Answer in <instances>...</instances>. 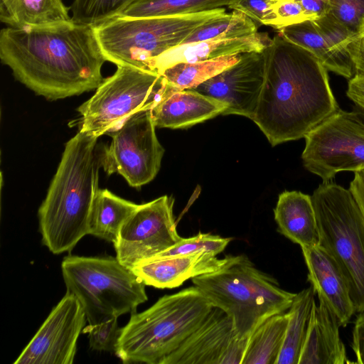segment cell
I'll return each instance as SVG.
<instances>
[{
  "instance_id": "d6a6232c",
  "label": "cell",
  "mask_w": 364,
  "mask_h": 364,
  "mask_svg": "<svg viewBox=\"0 0 364 364\" xmlns=\"http://www.w3.org/2000/svg\"><path fill=\"white\" fill-rule=\"evenodd\" d=\"M89 334V343L92 349L99 351L115 352L121 328L117 317L107 318L96 324H89L82 330Z\"/></svg>"
},
{
  "instance_id": "74e56055",
  "label": "cell",
  "mask_w": 364,
  "mask_h": 364,
  "mask_svg": "<svg viewBox=\"0 0 364 364\" xmlns=\"http://www.w3.org/2000/svg\"><path fill=\"white\" fill-rule=\"evenodd\" d=\"M352 348L356 355L357 363L364 364V312L360 313L355 320Z\"/></svg>"
},
{
  "instance_id": "ab89813d",
  "label": "cell",
  "mask_w": 364,
  "mask_h": 364,
  "mask_svg": "<svg viewBox=\"0 0 364 364\" xmlns=\"http://www.w3.org/2000/svg\"><path fill=\"white\" fill-rule=\"evenodd\" d=\"M309 20H316L329 10V0H298Z\"/></svg>"
},
{
  "instance_id": "cb8c5ba5",
  "label": "cell",
  "mask_w": 364,
  "mask_h": 364,
  "mask_svg": "<svg viewBox=\"0 0 364 364\" xmlns=\"http://www.w3.org/2000/svg\"><path fill=\"white\" fill-rule=\"evenodd\" d=\"M315 294L311 285L296 294L288 310V325L277 364H299L316 304Z\"/></svg>"
},
{
  "instance_id": "836d02e7",
  "label": "cell",
  "mask_w": 364,
  "mask_h": 364,
  "mask_svg": "<svg viewBox=\"0 0 364 364\" xmlns=\"http://www.w3.org/2000/svg\"><path fill=\"white\" fill-rule=\"evenodd\" d=\"M275 0H234L228 6L246 14L260 25L273 27L274 15L272 5Z\"/></svg>"
},
{
  "instance_id": "5bb4252c",
  "label": "cell",
  "mask_w": 364,
  "mask_h": 364,
  "mask_svg": "<svg viewBox=\"0 0 364 364\" xmlns=\"http://www.w3.org/2000/svg\"><path fill=\"white\" fill-rule=\"evenodd\" d=\"M249 338H239L232 318L213 306L163 364H242Z\"/></svg>"
},
{
  "instance_id": "3957f363",
  "label": "cell",
  "mask_w": 364,
  "mask_h": 364,
  "mask_svg": "<svg viewBox=\"0 0 364 364\" xmlns=\"http://www.w3.org/2000/svg\"><path fill=\"white\" fill-rule=\"evenodd\" d=\"M97 139L79 131L66 143L38 209L42 243L53 254L70 252L88 234L102 167Z\"/></svg>"
},
{
  "instance_id": "8992f818",
  "label": "cell",
  "mask_w": 364,
  "mask_h": 364,
  "mask_svg": "<svg viewBox=\"0 0 364 364\" xmlns=\"http://www.w3.org/2000/svg\"><path fill=\"white\" fill-rule=\"evenodd\" d=\"M226 14L224 8L193 14L157 16H118L95 27L107 61L150 70L153 61L181 44L200 25Z\"/></svg>"
},
{
  "instance_id": "1f68e13d",
  "label": "cell",
  "mask_w": 364,
  "mask_h": 364,
  "mask_svg": "<svg viewBox=\"0 0 364 364\" xmlns=\"http://www.w3.org/2000/svg\"><path fill=\"white\" fill-rule=\"evenodd\" d=\"M356 38L364 33V0H329L327 13Z\"/></svg>"
},
{
  "instance_id": "6da1fadb",
  "label": "cell",
  "mask_w": 364,
  "mask_h": 364,
  "mask_svg": "<svg viewBox=\"0 0 364 364\" xmlns=\"http://www.w3.org/2000/svg\"><path fill=\"white\" fill-rule=\"evenodd\" d=\"M0 58L16 79L51 100L97 89L107 61L95 27L72 19L1 29Z\"/></svg>"
},
{
  "instance_id": "9c48e42d",
  "label": "cell",
  "mask_w": 364,
  "mask_h": 364,
  "mask_svg": "<svg viewBox=\"0 0 364 364\" xmlns=\"http://www.w3.org/2000/svg\"><path fill=\"white\" fill-rule=\"evenodd\" d=\"M174 88L156 72L119 65L77 108L79 131L110 135L134 115L151 110Z\"/></svg>"
},
{
  "instance_id": "5b68a950",
  "label": "cell",
  "mask_w": 364,
  "mask_h": 364,
  "mask_svg": "<svg viewBox=\"0 0 364 364\" xmlns=\"http://www.w3.org/2000/svg\"><path fill=\"white\" fill-rule=\"evenodd\" d=\"M192 282L213 306L232 318L240 338H249L269 316L287 311L296 295L282 289L245 255L230 256L223 268Z\"/></svg>"
},
{
  "instance_id": "d6986e66",
  "label": "cell",
  "mask_w": 364,
  "mask_h": 364,
  "mask_svg": "<svg viewBox=\"0 0 364 364\" xmlns=\"http://www.w3.org/2000/svg\"><path fill=\"white\" fill-rule=\"evenodd\" d=\"M272 41L267 33L225 40L205 41L180 44L161 55L150 70L160 74L166 68L179 63L204 61L235 54L260 52Z\"/></svg>"
},
{
  "instance_id": "83f0119b",
  "label": "cell",
  "mask_w": 364,
  "mask_h": 364,
  "mask_svg": "<svg viewBox=\"0 0 364 364\" xmlns=\"http://www.w3.org/2000/svg\"><path fill=\"white\" fill-rule=\"evenodd\" d=\"M256 33L257 26L254 21L244 13L234 10L231 14H225L202 23L181 44L233 39Z\"/></svg>"
},
{
  "instance_id": "f1b7e54d",
  "label": "cell",
  "mask_w": 364,
  "mask_h": 364,
  "mask_svg": "<svg viewBox=\"0 0 364 364\" xmlns=\"http://www.w3.org/2000/svg\"><path fill=\"white\" fill-rule=\"evenodd\" d=\"M234 0H139L121 16L157 17L193 14L228 6Z\"/></svg>"
},
{
  "instance_id": "484cf974",
  "label": "cell",
  "mask_w": 364,
  "mask_h": 364,
  "mask_svg": "<svg viewBox=\"0 0 364 364\" xmlns=\"http://www.w3.org/2000/svg\"><path fill=\"white\" fill-rule=\"evenodd\" d=\"M0 19L11 27L43 26L70 21L61 0H14Z\"/></svg>"
},
{
  "instance_id": "ffe728a7",
  "label": "cell",
  "mask_w": 364,
  "mask_h": 364,
  "mask_svg": "<svg viewBox=\"0 0 364 364\" xmlns=\"http://www.w3.org/2000/svg\"><path fill=\"white\" fill-rule=\"evenodd\" d=\"M340 325L321 300L315 304L299 364L348 363L345 346L339 336Z\"/></svg>"
},
{
  "instance_id": "60d3db41",
  "label": "cell",
  "mask_w": 364,
  "mask_h": 364,
  "mask_svg": "<svg viewBox=\"0 0 364 364\" xmlns=\"http://www.w3.org/2000/svg\"><path fill=\"white\" fill-rule=\"evenodd\" d=\"M349 190L354 196L364 217V169L355 172Z\"/></svg>"
},
{
  "instance_id": "b9f144b4",
  "label": "cell",
  "mask_w": 364,
  "mask_h": 364,
  "mask_svg": "<svg viewBox=\"0 0 364 364\" xmlns=\"http://www.w3.org/2000/svg\"><path fill=\"white\" fill-rule=\"evenodd\" d=\"M14 0H0V14L5 13L10 7Z\"/></svg>"
},
{
  "instance_id": "f546056e",
  "label": "cell",
  "mask_w": 364,
  "mask_h": 364,
  "mask_svg": "<svg viewBox=\"0 0 364 364\" xmlns=\"http://www.w3.org/2000/svg\"><path fill=\"white\" fill-rule=\"evenodd\" d=\"M139 0H74L72 20L76 23L98 26L120 16Z\"/></svg>"
},
{
  "instance_id": "e575fe53",
  "label": "cell",
  "mask_w": 364,
  "mask_h": 364,
  "mask_svg": "<svg viewBox=\"0 0 364 364\" xmlns=\"http://www.w3.org/2000/svg\"><path fill=\"white\" fill-rule=\"evenodd\" d=\"M274 15L273 28H280L309 20L298 0H275L272 5Z\"/></svg>"
},
{
  "instance_id": "9a60e30c",
  "label": "cell",
  "mask_w": 364,
  "mask_h": 364,
  "mask_svg": "<svg viewBox=\"0 0 364 364\" xmlns=\"http://www.w3.org/2000/svg\"><path fill=\"white\" fill-rule=\"evenodd\" d=\"M264 50L242 53L237 63L191 90L225 102L228 108L223 114L252 120L265 77Z\"/></svg>"
},
{
  "instance_id": "7402d4cb",
  "label": "cell",
  "mask_w": 364,
  "mask_h": 364,
  "mask_svg": "<svg viewBox=\"0 0 364 364\" xmlns=\"http://www.w3.org/2000/svg\"><path fill=\"white\" fill-rule=\"evenodd\" d=\"M279 31L287 41L311 52L327 70L346 78L353 77L355 68L348 53L336 48L314 21L306 20L287 26Z\"/></svg>"
},
{
  "instance_id": "d590c367",
  "label": "cell",
  "mask_w": 364,
  "mask_h": 364,
  "mask_svg": "<svg viewBox=\"0 0 364 364\" xmlns=\"http://www.w3.org/2000/svg\"><path fill=\"white\" fill-rule=\"evenodd\" d=\"M312 21L321 32L341 50L346 51V46L355 38L345 26L328 14Z\"/></svg>"
},
{
  "instance_id": "52a82bcc",
  "label": "cell",
  "mask_w": 364,
  "mask_h": 364,
  "mask_svg": "<svg viewBox=\"0 0 364 364\" xmlns=\"http://www.w3.org/2000/svg\"><path fill=\"white\" fill-rule=\"evenodd\" d=\"M311 200L318 245L336 261L347 282L355 312H364V217L349 189L330 181Z\"/></svg>"
},
{
  "instance_id": "30bf717a",
  "label": "cell",
  "mask_w": 364,
  "mask_h": 364,
  "mask_svg": "<svg viewBox=\"0 0 364 364\" xmlns=\"http://www.w3.org/2000/svg\"><path fill=\"white\" fill-rule=\"evenodd\" d=\"M304 167L330 181L338 172L364 169V118L339 109L305 137Z\"/></svg>"
},
{
  "instance_id": "8fae6325",
  "label": "cell",
  "mask_w": 364,
  "mask_h": 364,
  "mask_svg": "<svg viewBox=\"0 0 364 364\" xmlns=\"http://www.w3.org/2000/svg\"><path fill=\"white\" fill-rule=\"evenodd\" d=\"M155 128L151 110H146L112 133L109 145L101 150L104 171L109 175L120 174L134 188L151 181L159 171L164 153Z\"/></svg>"
},
{
  "instance_id": "d4e9b609",
  "label": "cell",
  "mask_w": 364,
  "mask_h": 364,
  "mask_svg": "<svg viewBox=\"0 0 364 364\" xmlns=\"http://www.w3.org/2000/svg\"><path fill=\"white\" fill-rule=\"evenodd\" d=\"M289 318V311L272 315L250 335L242 364H277Z\"/></svg>"
},
{
  "instance_id": "ac0fdd59",
  "label": "cell",
  "mask_w": 364,
  "mask_h": 364,
  "mask_svg": "<svg viewBox=\"0 0 364 364\" xmlns=\"http://www.w3.org/2000/svg\"><path fill=\"white\" fill-rule=\"evenodd\" d=\"M227 105L192 90H170L151 110L156 127L183 129L223 113Z\"/></svg>"
},
{
  "instance_id": "e0dca14e",
  "label": "cell",
  "mask_w": 364,
  "mask_h": 364,
  "mask_svg": "<svg viewBox=\"0 0 364 364\" xmlns=\"http://www.w3.org/2000/svg\"><path fill=\"white\" fill-rule=\"evenodd\" d=\"M230 258V256L219 259L216 255L200 252L144 260L132 270L145 285L172 289L181 286L188 279L220 269Z\"/></svg>"
},
{
  "instance_id": "4fadbf2b",
  "label": "cell",
  "mask_w": 364,
  "mask_h": 364,
  "mask_svg": "<svg viewBox=\"0 0 364 364\" xmlns=\"http://www.w3.org/2000/svg\"><path fill=\"white\" fill-rule=\"evenodd\" d=\"M86 321L81 304L67 291L14 364H72Z\"/></svg>"
},
{
  "instance_id": "ba28073f",
  "label": "cell",
  "mask_w": 364,
  "mask_h": 364,
  "mask_svg": "<svg viewBox=\"0 0 364 364\" xmlns=\"http://www.w3.org/2000/svg\"><path fill=\"white\" fill-rule=\"evenodd\" d=\"M61 270L67 291L78 299L89 324L133 314L148 299L146 285L117 257L68 255Z\"/></svg>"
},
{
  "instance_id": "7a4b0ae2",
  "label": "cell",
  "mask_w": 364,
  "mask_h": 364,
  "mask_svg": "<svg viewBox=\"0 0 364 364\" xmlns=\"http://www.w3.org/2000/svg\"><path fill=\"white\" fill-rule=\"evenodd\" d=\"M264 51L265 77L252 121L272 146L304 138L340 109L328 70L280 34Z\"/></svg>"
},
{
  "instance_id": "4dcf8cb0",
  "label": "cell",
  "mask_w": 364,
  "mask_h": 364,
  "mask_svg": "<svg viewBox=\"0 0 364 364\" xmlns=\"http://www.w3.org/2000/svg\"><path fill=\"white\" fill-rule=\"evenodd\" d=\"M230 241L231 238L229 237L199 232L198 235L188 238H181L171 247L148 259H162L200 252L218 255L225 249Z\"/></svg>"
},
{
  "instance_id": "2e32d148",
  "label": "cell",
  "mask_w": 364,
  "mask_h": 364,
  "mask_svg": "<svg viewBox=\"0 0 364 364\" xmlns=\"http://www.w3.org/2000/svg\"><path fill=\"white\" fill-rule=\"evenodd\" d=\"M309 270L311 283L318 300L322 301L337 319L346 326L355 310L347 282L333 258L320 245L301 247Z\"/></svg>"
},
{
  "instance_id": "4316f807",
  "label": "cell",
  "mask_w": 364,
  "mask_h": 364,
  "mask_svg": "<svg viewBox=\"0 0 364 364\" xmlns=\"http://www.w3.org/2000/svg\"><path fill=\"white\" fill-rule=\"evenodd\" d=\"M242 53L195 63H179L164 70L161 75L177 90L193 89L237 63Z\"/></svg>"
},
{
  "instance_id": "603a6c76",
  "label": "cell",
  "mask_w": 364,
  "mask_h": 364,
  "mask_svg": "<svg viewBox=\"0 0 364 364\" xmlns=\"http://www.w3.org/2000/svg\"><path fill=\"white\" fill-rule=\"evenodd\" d=\"M139 205L99 188L93 202L88 234L114 244L124 223Z\"/></svg>"
},
{
  "instance_id": "44dd1931",
  "label": "cell",
  "mask_w": 364,
  "mask_h": 364,
  "mask_svg": "<svg viewBox=\"0 0 364 364\" xmlns=\"http://www.w3.org/2000/svg\"><path fill=\"white\" fill-rule=\"evenodd\" d=\"M277 230L301 247L318 245L319 235L311 196L285 191L274 210Z\"/></svg>"
},
{
  "instance_id": "277c9868",
  "label": "cell",
  "mask_w": 364,
  "mask_h": 364,
  "mask_svg": "<svg viewBox=\"0 0 364 364\" xmlns=\"http://www.w3.org/2000/svg\"><path fill=\"white\" fill-rule=\"evenodd\" d=\"M213 307L196 286L164 295L146 310L132 314L121 328L114 353L126 364H163Z\"/></svg>"
},
{
  "instance_id": "f35d334b",
  "label": "cell",
  "mask_w": 364,
  "mask_h": 364,
  "mask_svg": "<svg viewBox=\"0 0 364 364\" xmlns=\"http://www.w3.org/2000/svg\"><path fill=\"white\" fill-rule=\"evenodd\" d=\"M346 94L364 112V74L356 73L350 79Z\"/></svg>"
},
{
  "instance_id": "8d00e7d4",
  "label": "cell",
  "mask_w": 364,
  "mask_h": 364,
  "mask_svg": "<svg viewBox=\"0 0 364 364\" xmlns=\"http://www.w3.org/2000/svg\"><path fill=\"white\" fill-rule=\"evenodd\" d=\"M358 73L364 74V33L355 38L345 48Z\"/></svg>"
},
{
  "instance_id": "7c38bea8",
  "label": "cell",
  "mask_w": 364,
  "mask_h": 364,
  "mask_svg": "<svg viewBox=\"0 0 364 364\" xmlns=\"http://www.w3.org/2000/svg\"><path fill=\"white\" fill-rule=\"evenodd\" d=\"M173 204L172 196H163L139 205L124 223L114 244L120 263L132 269L182 238L176 230Z\"/></svg>"
}]
</instances>
